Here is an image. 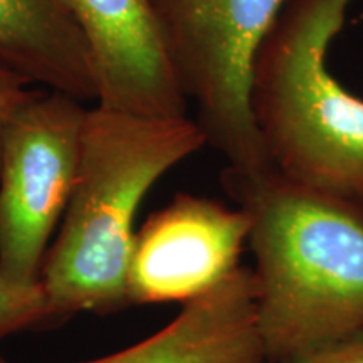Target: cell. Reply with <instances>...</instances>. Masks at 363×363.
I'll return each mask as SVG.
<instances>
[{"label":"cell","instance_id":"4fadbf2b","mask_svg":"<svg viewBox=\"0 0 363 363\" xmlns=\"http://www.w3.org/2000/svg\"><path fill=\"white\" fill-rule=\"evenodd\" d=\"M0 363H12V362H9V360H7V358H6V357H4V355H2V353H0Z\"/></svg>","mask_w":363,"mask_h":363},{"label":"cell","instance_id":"52a82bcc","mask_svg":"<svg viewBox=\"0 0 363 363\" xmlns=\"http://www.w3.org/2000/svg\"><path fill=\"white\" fill-rule=\"evenodd\" d=\"M88 45L96 101L150 118L187 116L152 0H65Z\"/></svg>","mask_w":363,"mask_h":363},{"label":"cell","instance_id":"30bf717a","mask_svg":"<svg viewBox=\"0 0 363 363\" xmlns=\"http://www.w3.org/2000/svg\"><path fill=\"white\" fill-rule=\"evenodd\" d=\"M48 321L52 318L43 286L12 283L0 272V343Z\"/></svg>","mask_w":363,"mask_h":363},{"label":"cell","instance_id":"5b68a950","mask_svg":"<svg viewBox=\"0 0 363 363\" xmlns=\"http://www.w3.org/2000/svg\"><path fill=\"white\" fill-rule=\"evenodd\" d=\"M86 103L34 89L0 140V272L38 284L78 175Z\"/></svg>","mask_w":363,"mask_h":363},{"label":"cell","instance_id":"3957f363","mask_svg":"<svg viewBox=\"0 0 363 363\" xmlns=\"http://www.w3.org/2000/svg\"><path fill=\"white\" fill-rule=\"evenodd\" d=\"M353 0H288L262 44L252 113L272 167L363 212V99L328 67Z\"/></svg>","mask_w":363,"mask_h":363},{"label":"cell","instance_id":"7c38bea8","mask_svg":"<svg viewBox=\"0 0 363 363\" xmlns=\"http://www.w3.org/2000/svg\"><path fill=\"white\" fill-rule=\"evenodd\" d=\"M33 93L34 88L24 79L6 69H0V140L9 118Z\"/></svg>","mask_w":363,"mask_h":363},{"label":"cell","instance_id":"7a4b0ae2","mask_svg":"<svg viewBox=\"0 0 363 363\" xmlns=\"http://www.w3.org/2000/svg\"><path fill=\"white\" fill-rule=\"evenodd\" d=\"M206 145L187 116L88 108L74 189L39 276L52 321L131 306L128 264L140 206L167 172Z\"/></svg>","mask_w":363,"mask_h":363},{"label":"cell","instance_id":"8992f818","mask_svg":"<svg viewBox=\"0 0 363 363\" xmlns=\"http://www.w3.org/2000/svg\"><path fill=\"white\" fill-rule=\"evenodd\" d=\"M251 217L214 199L179 194L136 230L128 264L130 305L185 303L239 267Z\"/></svg>","mask_w":363,"mask_h":363},{"label":"cell","instance_id":"6da1fadb","mask_svg":"<svg viewBox=\"0 0 363 363\" xmlns=\"http://www.w3.org/2000/svg\"><path fill=\"white\" fill-rule=\"evenodd\" d=\"M251 217L257 325L267 363H291L363 331V212L278 170L222 172Z\"/></svg>","mask_w":363,"mask_h":363},{"label":"cell","instance_id":"277c9868","mask_svg":"<svg viewBox=\"0 0 363 363\" xmlns=\"http://www.w3.org/2000/svg\"><path fill=\"white\" fill-rule=\"evenodd\" d=\"M167 56L195 123L227 170H274L252 113L257 56L288 0H152Z\"/></svg>","mask_w":363,"mask_h":363},{"label":"cell","instance_id":"9c48e42d","mask_svg":"<svg viewBox=\"0 0 363 363\" xmlns=\"http://www.w3.org/2000/svg\"><path fill=\"white\" fill-rule=\"evenodd\" d=\"M0 69L40 89L96 101L88 45L65 0H0Z\"/></svg>","mask_w":363,"mask_h":363},{"label":"cell","instance_id":"ba28073f","mask_svg":"<svg viewBox=\"0 0 363 363\" xmlns=\"http://www.w3.org/2000/svg\"><path fill=\"white\" fill-rule=\"evenodd\" d=\"M81 363H267L254 271L239 266L214 289L185 303L155 335Z\"/></svg>","mask_w":363,"mask_h":363},{"label":"cell","instance_id":"8fae6325","mask_svg":"<svg viewBox=\"0 0 363 363\" xmlns=\"http://www.w3.org/2000/svg\"><path fill=\"white\" fill-rule=\"evenodd\" d=\"M291 363H363V331L316 348Z\"/></svg>","mask_w":363,"mask_h":363}]
</instances>
